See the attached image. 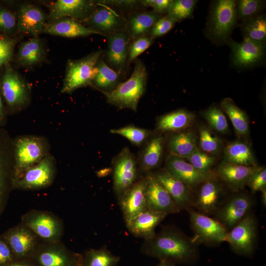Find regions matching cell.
Here are the masks:
<instances>
[{"mask_svg":"<svg viewBox=\"0 0 266 266\" xmlns=\"http://www.w3.org/2000/svg\"><path fill=\"white\" fill-rule=\"evenodd\" d=\"M195 244L181 232L165 228L150 239L144 240L141 252L144 254L170 263L186 262L196 252Z\"/></svg>","mask_w":266,"mask_h":266,"instance_id":"cell-1","label":"cell"},{"mask_svg":"<svg viewBox=\"0 0 266 266\" xmlns=\"http://www.w3.org/2000/svg\"><path fill=\"white\" fill-rule=\"evenodd\" d=\"M147 80L146 67L138 60L129 79L112 91L104 93L107 102L118 108H129L136 112L138 101L145 91Z\"/></svg>","mask_w":266,"mask_h":266,"instance_id":"cell-2","label":"cell"},{"mask_svg":"<svg viewBox=\"0 0 266 266\" xmlns=\"http://www.w3.org/2000/svg\"><path fill=\"white\" fill-rule=\"evenodd\" d=\"M102 52L100 50L79 60H69L62 93H71L79 88L91 84L97 74V65Z\"/></svg>","mask_w":266,"mask_h":266,"instance_id":"cell-3","label":"cell"},{"mask_svg":"<svg viewBox=\"0 0 266 266\" xmlns=\"http://www.w3.org/2000/svg\"><path fill=\"white\" fill-rule=\"evenodd\" d=\"M21 222L30 228L42 241H60L64 234L63 220L50 211L32 209L21 216Z\"/></svg>","mask_w":266,"mask_h":266,"instance_id":"cell-4","label":"cell"},{"mask_svg":"<svg viewBox=\"0 0 266 266\" xmlns=\"http://www.w3.org/2000/svg\"><path fill=\"white\" fill-rule=\"evenodd\" d=\"M32 260L36 266H81L82 255L69 249L61 240L42 241Z\"/></svg>","mask_w":266,"mask_h":266,"instance_id":"cell-5","label":"cell"},{"mask_svg":"<svg viewBox=\"0 0 266 266\" xmlns=\"http://www.w3.org/2000/svg\"><path fill=\"white\" fill-rule=\"evenodd\" d=\"M235 2L233 0L216 1L211 10L208 34L217 41H226L236 23Z\"/></svg>","mask_w":266,"mask_h":266,"instance_id":"cell-6","label":"cell"},{"mask_svg":"<svg viewBox=\"0 0 266 266\" xmlns=\"http://www.w3.org/2000/svg\"><path fill=\"white\" fill-rule=\"evenodd\" d=\"M45 145L36 137H24L15 143V163L12 171V183L29 168L38 163L45 154Z\"/></svg>","mask_w":266,"mask_h":266,"instance_id":"cell-7","label":"cell"},{"mask_svg":"<svg viewBox=\"0 0 266 266\" xmlns=\"http://www.w3.org/2000/svg\"><path fill=\"white\" fill-rule=\"evenodd\" d=\"M16 260L32 259L41 240L28 227L20 222L2 234Z\"/></svg>","mask_w":266,"mask_h":266,"instance_id":"cell-8","label":"cell"},{"mask_svg":"<svg viewBox=\"0 0 266 266\" xmlns=\"http://www.w3.org/2000/svg\"><path fill=\"white\" fill-rule=\"evenodd\" d=\"M113 167V190L118 198L138 179L137 162L129 148L114 158Z\"/></svg>","mask_w":266,"mask_h":266,"instance_id":"cell-9","label":"cell"},{"mask_svg":"<svg viewBox=\"0 0 266 266\" xmlns=\"http://www.w3.org/2000/svg\"><path fill=\"white\" fill-rule=\"evenodd\" d=\"M194 232L195 243H217L224 242L228 230L218 220L202 214L191 207L187 209Z\"/></svg>","mask_w":266,"mask_h":266,"instance_id":"cell-10","label":"cell"},{"mask_svg":"<svg viewBox=\"0 0 266 266\" xmlns=\"http://www.w3.org/2000/svg\"><path fill=\"white\" fill-rule=\"evenodd\" d=\"M257 223L255 217L248 213L231 231L228 232L224 241L229 243L236 253L249 255L256 242Z\"/></svg>","mask_w":266,"mask_h":266,"instance_id":"cell-11","label":"cell"},{"mask_svg":"<svg viewBox=\"0 0 266 266\" xmlns=\"http://www.w3.org/2000/svg\"><path fill=\"white\" fill-rule=\"evenodd\" d=\"M55 170L49 157L27 169L12 183L13 188L22 190H37L49 186L53 182Z\"/></svg>","mask_w":266,"mask_h":266,"instance_id":"cell-12","label":"cell"},{"mask_svg":"<svg viewBox=\"0 0 266 266\" xmlns=\"http://www.w3.org/2000/svg\"><path fill=\"white\" fill-rule=\"evenodd\" d=\"M145 187V176L138 179L118 198L126 224L141 212L147 208Z\"/></svg>","mask_w":266,"mask_h":266,"instance_id":"cell-13","label":"cell"},{"mask_svg":"<svg viewBox=\"0 0 266 266\" xmlns=\"http://www.w3.org/2000/svg\"><path fill=\"white\" fill-rule=\"evenodd\" d=\"M145 195L147 208L165 213H176L180 210L163 185L153 173L145 176Z\"/></svg>","mask_w":266,"mask_h":266,"instance_id":"cell-14","label":"cell"},{"mask_svg":"<svg viewBox=\"0 0 266 266\" xmlns=\"http://www.w3.org/2000/svg\"><path fill=\"white\" fill-rule=\"evenodd\" d=\"M165 169L190 189L200 184L212 174L200 172L184 158L171 154L166 159Z\"/></svg>","mask_w":266,"mask_h":266,"instance_id":"cell-15","label":"cell"},{"mask_svg":"<svg viewBox=\"0 0 266 266\" xmlns=\"http://www.w3.org/2000/svg\"><path fill=\"white\" fill-rule=\"evenodd\" d=\"M247 195L240 194L231 198L218 212V220L227 229H232L248 213L253 205Z\"/></svg>","mask_w":266,"mask_h":266,"instance_id":"cell-16","label":"cell"},{"mask_svg":"<svg viewBox=\"0 0 266 266\" xmlns=\"http://www.w3.org/2000/svg\"><path fill=\"white\" fill-rule=\"evenodd\" d=\"M201 186L193 205L199 212L211 214L216 211L220 206L222 194V186L212 174L201 183Z\"/></svg>","mask_w":266,"mask_h":266,"instance_id":"cell-17","label":"cell"},{"mask_svg":"<svg viewBox=\"0 0 266 266\" xmlns=\"http://www.w3.org/2000/svg\"><path fill=\"white\" fill-rule=\"evenodd\" d=\"M163 185L180 210L193 205V199L190 189L181 181L169 173L166 169L153 173Z\"/></svg>","mask_w":266,"mask_h":266,"instance_id":"cell-18","label":"cell"},{"mask_svg":"<svg viewBox=\"0 0 266 266\" xmlns=\"http://www.w3.org/2000/svg\"><path fill=\"white\" fill-rule=\"evenodd\" d=\"M233 63L239 66H249L262 60L265 54V43L244 38L241 42H230Z\"/></svg>","mask_w":266,"mask_h":266,"instance_id":"cell-19","label":"cell"},{"mask_svg":"<svg viewBox=\"0 0 266 266\" xmlns=\"http://www.w3.org/2000/svg\"><path fill=\"white\" fill-rule=\"evenodd\" d=\"M1 90L7 104L11 107L23 104L28 93L26 84L21 77L11 67L6 68L1 82Z\"/></svg>","mask_w":266,"mask_h":266,"instance_id":"cell-20","label":"cell"},{"mask_svg":"<svg viewBox=\"0 0 266 266\" xmlns=\"http://www.w3.org/2000/svg\"><path fill=\"white\" fill-rule=\"evenodd\" d=\"M167 215L147 208L136 215L126 226L130 233L135 236L147 240L155 235L156 228Z\"/></svg>","mask_w":266,"mask_h":266,"instance_id":"cell-21","label":"cell"},{"mask_svg":"<svg viewBox=\"0 0 266 266\" xmlns=\"http://www.w3.org/2000/svg\"><path fill=\"white\" fill-rule=\"evenodd\" d=\"M257 166H246L222 162L217 168L218 176L233 190L238 191L247 185Z\"/></svg>","mask_w":266,"mask_h":266,"instance_id":"cell-22","label":"cell"},{"mask_svg":"<svg viewBox=\"0 0 266 266\" xmlns=\"http://www.w3.org/2000/svg\"><path fill=\"white\" fill-rule=\"evenodd\" d=\"M45 20L43 11L34 5L24 4L19 8L17 25L23 33L37 35L45 26Z\"/></svg>","mask_w":266,"mask_h":266,"instance_id":"cell-23","label":"cell"},{"mask_svg":"<svg viewBox=\"0 0 266 266\" xmlns=\"http://www.w3.org/2000/svg\"><path fill=\"white\" fill-rule=\"evenodd\" d=\"M93 5L92 2L84 0H59L53 5L50 18L56 21L66 17L82 18L88 14Z\"/></svg>","mask_w":266,"mask_h":266,"instance_id":"cell-24","label":"cell"},{"mask_svg":"<svg viewBox=\"0 0 266 266\" xmlns=\"http://www.w3.org/2000/svg\"><path fill=\"white\" fill-rule=\"evenodd\" d=\"M43 32L66 37L91 34H103L92 28H87L71 18H63L45 26Z\"/></svg>","mask_w":266,"mask_h":266,"instance_id":"cell-25","label":"cell"},{"mask_svg":"<svg viewBox=\"0 0 266 266\" xmlns=\"http://www.w3.org/2000/svg\"><path fill=\"white\" fill-rule=\"evenodd\" d=\"M164 146V138L162 136H154L147 141L139 156V171L147 172L159 165L163 155Z\"/></svg>","mask_w":266,"mask_h":266,"instance_id":"cell-26","label":"cell"},{"mask_svg":"<svg viewBox=\"0 0 266 266\" xmlns=\"http://www.w3.org/2000/svg\"><path fill=\"white\" fill-rule=\"evenodd\" d=\"M127 48L128 37L124 33L116 32L108 37L107 62L118 73L122 70L125 62Z\"/></svg>","mask_w":266,"mask_h":266,"instance_id":"cell-27","label":"cell"},{"mask_svg":"<svg viewBox=\"0 0 266 266\" xmlns=\"http://www.w3.org/2000/svg\"><path fill=\"white\" fill-rule=\"evenodd\" d=\"M194 118L193 113L179 109L161 116L157 121V128L161 132H179L189 127Z\"/></svg>","mask_w":266,"mask_h":266,"instance_id":"cell-28","label":"cell"},{"mask_svg":"<svg viewBox=\"0 0 266 266\" xmlns=\"http://www.w3.org/2000/svg\"><path fill=\"white\" fill-rule=\"evenodd\" d=\"M167 148L171 155L187 158L198 148L196 135L189 131L173 133L168 139Z\"/></svg>","mask_w":266,"mask_h":266,"instance_id":"cell-29","label":"cell"},{"mask_svg":"<svg viewBox=\"0 0 266 266\" xmlns=\"http://www.w3.org/2000/svg\"><path fill=\"white\" fill-rule=\"evenodd\" d=\"M223 162L246 166H257L250 147L241 141L232 142L226 147Z\"/></svg>","mask_w":266,"mask_h":266,"instance_id":"cell-30","label":"cell"},{"mask_svg":"<svg viewBox=\"0 0 266 266\" xmlns=\"http://www.w3.org/2000/svg\"><path fill=\"white\" fill-rule=\"evenodd\" d=\"M88 21L100 33V31L113 32L120 26L122 23L119 15L112 9L105 7L94 11L89 16Z\"/></svg>","mask_w":266,"mask_h":266,"instance_id":"cell-31","label":"cell"},{"mask_svg":"<svg viewBox=\"0 0 266 266\" xmlns=\"http://www.w3.org/2000/svg\"><path fill=\"white\" fill-rule=\"evenodd\" d=\"M41 41L34 37L23 42L20 46L17 61L21 66H31L40 62L44 56Z\"/></svg>","mask_w":266,"mask_h":266,"instance_id":"cell-32","label":"cell"},{"mask_svg":"<svg viewBox=\"0 0 266 266\" xmlns=\"http://www.w3.org/2000/svg\"><path fill=\"white\" fill-rule=\"evenodd\" d=\"M221 106L229 117L233 128L239 136H245L249 133V125L246 113L238 107L231 98H225Z\"/></svg>","mask_w":266,"mask_h":266,"instance_id":"cell-33","label":"cell"},{"mask_svg":"<svg viewBox=\"0 0 266 266\" xmlns=\"http://www.w3.org/2000/svg\"><path fill=\"white\" fill-rule=\"evenodd\" d=\"M120 258L113 254L105 245L90 249L82 255L81 266H117Z\"/></svg>","mask_w":266,"mask_h":266,"instance_id":"cell-34","label":"cell"},{"mask_svg":"<svg viewBox=\"0 0 266 266\" xmlns=\"http://www.w3.org/2000/svg\"><path fill=\"white\" fill-rule=\"evenodd\" d=\"M244 38L265 43L266 18L264 15H256L244 20L242 26Z\"/></svg>","mask_w":266,"mask_h":266,"instance_id":"cell-35","label":"cell"},{"mask_svg":"<svg viewBox=\"0 0 266 266\" xmlns=\"http://www.w3.org/2000/svg\"><path fill=\"white\" fill-rule=\"evenodd\" d=\"M98 71L93 82L95 86L103 91L110 92L115 88L118 80V74L108 66L104 62L100 60L97 65Z\"/></svg>","mask_w":266,"mask_h":266,"instance_id":"cell-36","label":"cell"},{"mask_svg":"<svg viewBox=\"0 0 266 266\" xmlns=\"http://www.w3.org/2000/svg\"><path fill=\"white\" fill-rule=\"evenodd\" d=\"M157 13L154 11L144 12L134 15L129 24L132 36H140L148 33L158 19Z\"/></svg>","mask_w":266,"mask_h":266,"instance_id":"cell-37","label":"cell"},{"mask_svg":"<svg viewBox=\"0 0 266 266\" xmlns=\"http://www.w3.org/2000/svg\"><path fill=\"white\" fill-rule=\"evenodd\" d=\"M110 133L121 135L128 139L132 144L140 146L146 141L151 132L143 128L128 125L118 129H111Z\"/></svg>","mask_w":266,"mask_h":266,"instance_id":"cell-38","label":"cell"},{"mask_svg":"<svg viewBox=\"0 0 266 266\" xmlns=\"http://www.w3.org/2000/svg\"><path fill=\"white\" fill-rule=\"evenodd\" d=\"M197 0H172L167 12V16L175 21H179L191 17L193 13Z\"/></svg>","mask_w":266,"mask_h":266,"instance_id":"cell-39","label":"cell"},{"mask_svg":"<svg viewBox=\"0 0 266 266\" xmlns=\"http://www.w3.org/2000/svg\"><path fill=\"white\" fill-rule=\"evenodd\" d=\"M264 3L260 0H238L235 2L236 16L244 21L254 17L263 9Z\"/></svg>","mask_w":266,"mask_h":266,"instance_id":"cell-40","label":"cell"},{"mask_svg":"<svg viewBox=\"0 0 266 266\" xmlns=\"http://www.w3.org/2000/svg\"><path fill=\"white\" fill-rule=\"evenodd\" d=\"M203 116L210 127L220 133L228 131L229 125L223 111L216 106H212L205 111Z\"/></svg>","mask_w":266,"mask_h":266,"instance_id":"cell-41","label":"cell"},{"mask_svg":"<svg viewBox=\"0 0 266 266\" xmlns=\"http://www.w3.org/2000/svg\"><path fill=\"white\" fill-rule=\"evenodd\" d=\"M199 142L201 151L208 154H216L220 150L221 140L205 127L200 129Z\"/></svg>","mask_w":266,"mask_h":266,"instance_id":"cell-42","label":"cell"},{"mask_svg":"<svg viewBox=\"0 0 266 266\" xmlns=\"http://www.w3.org/2000/svg\"><path fill=\"white\" fill-rule=\"evenodd\" d=\"M187 159L196 169L203 173L210 172V169L215 161L214 157L198 148Z\"/></svg>","mask_w":266,"mask_h":266,"instance_id":"cell-43","label":"cell"},{"mask_svg":"<svg viewBox=\"0 0 266 266\" xmlns=\"http://www.w3.org/2000/svg\"><path fill=\"white\" fill-rule=\"evenodd\" d=\"M247 185L253 193L266 189V167L258 166L250 176Z\"/></svg>","mask_w":266,"mask_h":266,"instance_id":"cell-44","label":"cell"},{"mask_svg":"<svg viewBox=\"0 0 266 266\" xmlns=\"http://www.w3.org/2000/svg\"><path fill=\"white\" fill-rule=\"evenodd\" d=\"M2 152L0 149V216L6 205L7 172Z\"/></svg>","mask_w":266,"mask_h":266,"instance_id":"cell-45","label":"cell"},{"mask_svg":"<svg viewBox=\"0 0 266 266\" xmlns=\"http://www.w3.org/2000/svg\"><path fill=\"white\" fill-rule=\"evenodd\" d=\"M153 37L141 36L136 38L131 44L129 56V61L131 62L148 49L154 42Z\"/></svg>","mask_w":266,"mask_h":266,"instance_id":"cell-46","label":"cell"},{"mask_svg":"<svg viewBox=\"0 0 266 266\" xmlns=\"http://www.w3.org/2000/svg\"><path fill=\"white\" fill-rule=\"evenodd\" d=\"M176 22V21L167 15L158 20L151 30L152 37H159L166 34L174 27Z\"/></svg>","mask_w":266,"mask_h":266,"instance_id":"cell-47","label":"cell"},{"mask_svg":"<svg viewBox=\"0 0 266 266\" xmlns=\"http://www.w3.org/2000/svg\"><path fill=\"white\" fill-rule=\"evenodd\" d=\"M15 44L13 39L0 38V67L11 60Z\"/></svg>","mask_w":266,"mask_h":266,"instance_id":"cell-48","label":"cell"},{"mask_svg":"<svg viewBox=\"0 0 266 266\" xmlns=\"http://www.w3.org/2000/svg\"><path fill=\"white\" fill-rule=\"evenodd\" d=\"M16 26L15 16L5 8L0 7V30L10 32Z\"/></svg>","mask_w":266,"mask_h":266,"instance_id":"cell-49","label":"cell"},{"mask_svg":"<svg viewBox=\"0 0 266 266\" xmlns=\"http://www.w3.org/2000/svg\"><path fill=\"white\" fill-rule=\"evenodd\" d=\"M16 260L11 248L3 235H0V266H6Z\"/></svg>","mask_w":266,"mask_h":266,"instance_id":"cell-50","label":"cell"},{"mask_svg":"<svg viewBox=\"0 0 266 266\" xmlns=\"http://www.w3.org/2000/svg\"><path fill=\"white\" fill-rule=\"evenodd\" d=\"M170 0H145L141 2L144 6L153 8L156 13H162L167 11L171 2Z\"/></svg>","mask_w":266,"mask_h":266,"instance_id":"cell-51","label":"cell"},{"mask_svg":"<svg viewBox=\"0 0 266 266\" xmlns=\"http://www.w3.org/2000/svg\"><path fill=\"white\" fill-rule=\"evenodd\" d=\"M6 266H36L32 259L15 260Z\"/></svg>","mask_w":266,"mask_h":266,"instance_id":"cell-52","label":"cell"},{"mask_svg":"<svg viewBox=\"0 0 266 266\" xmlns=\"http://www.w3.org/2000/svg\"><path fill=\"white\" fill-rule=\"evenodd\" d=\"M4 118L5 114L4 111V108L0 93V123H2L3 121Z\"/></svg>","mask_w":266,"mask_h":266,"instance_id":"cell-53","label":"cell"},{"mask_svg":"<svg viewBox=\"0 0 266 266\" xmlns=\"http://www.w3.org/2000/svg\"><path fill=\"white\" fill-rule=\"evenodd\" d=\"M262 192V202L265 207L266 205V189H265L261 191Z\"/></svg>","mask_w":266,"mask_h":266,"instance_id":"cell-54","label":"cell"},{"mask_svg":"<svg viewBox=\"0 0 266 266\" xmlns=\"http://www.w3.org/2000/svg\"><path fill=\"white\" fill-rule=\"evenodd\" d=\"M158 266H173V263L166 261H161Z\"/></svg>","mask_w":266,"mask_h":266,"instance_id":"cell-55","label":"cell"}]
</instances>
